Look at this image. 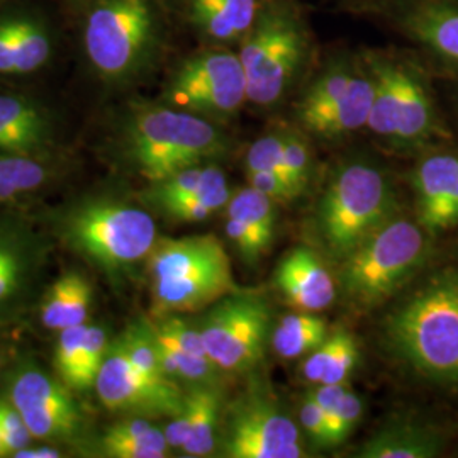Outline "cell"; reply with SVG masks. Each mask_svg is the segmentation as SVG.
<instances>
[{
  "label": "cell",
  "instance_id": "6da1fadb",
  "mask_svg": "<svg viewBox=\"0 0 458 458\" xmlns=\"http://www.w3.org/2000/svg\"><path fill=\"white\" fill-rule=\"evenodd\" d=\"M77 17L83 64L102 85L130 87L160 64L168 39L162 0H92Z\"/></svg>",
  "mask_w": 458,
  "mask_h": 458
},
{
  "label": "cell",
  "instance_id": "7a4b0ae2",
  "mask_svg": "<svg viewBox=\"0 0 458 458\" xmlns=\"http://www.w3.org/2000/svg\"><path fill=\"white\" fill-rule=\"evenodd\" d=\"M228 136L206 117L158 102H131L117 121V153L149 183L228 151Z\"/></svg>",
  "mask_w": 458,
  "mask_h": 458
},
{
  "label": "cell",
  "instance_id": "3957f363",
  "mask_svg": "<svg viewBox=\"0 0 458 458\" xmlns=\"http://www.w3.org/2000/svg\"><path fill=\"white\" fill-rule=\"evenodd\" d=\"M147 262L158 318L200 311L240 291L228 253L213 234L158 238Z\"/></svg>",
  "mask_w": 458,
  "mask_h": 458
},
{
  "label": "cell",
  "instance_id": "277c9868",
  "mask_svg": "<svg viewBox=\"0 0 458 458\" xmlns=\"http://www.w3.org/2000/svg\"><path fill=\"white\" fill-rule=\"evenodd\" d=\"M56 233L66 248L119 277L147 260L158 240L153 217L124 200L92 197L58 217Z\"/></svg>",
  "mask_w": 458,
  "mask_h": 458
},
{
  "label": "cell",
  "instance_id": "5b68a950",
  "mask_svg": "<svg viewBox=\"0 0 458 458\" xmlns=\"http://www.w3.org/2000/svg\"><path fill=\"white\" fill-rule=\"evenodd\" d=\"M387 335L414 370L458 384V270L431 278L394 312Z\"/></svg>",
  "mask_w": 458,
  "mask_h": 458
},
{
  "label": "cell",
  "instance_id": "8992f818",
  "mask_svg": "<svg viewBox=\"0 0 458 458\" xmlns=\"http://www.w3.org/2000/svg\"><path fill=\"white\" fill-rule=\"evenodd\" d=\"M428 250L423 229L394 217L342 260L344 299L361 310L382 304L423 267Z\"/></svg>",
  "mask_w": 458,
  "mask_h": 458
},
{
  "label": "cell",
  "instance_id": "52a82bcc",
  "mask_svg": "<svg viewBox=\"0 0 458 458\" xmlns=\"http://www.w3.org/2000/svg\"><path fill=\"white\" fill-rule=\"evenodd\" d=\"M308 47V31L301 16L285 0L263 4L238 49L248 100L262 107L276 104L306 60Z\"/></svg>",
  "mask_w": 458,
  "mask_h": 458
},
{
  "label": "cell",
  "instance_id": "ba28073f",
  "mask_svg": "<svg viewBox=\"0 0 458 458\" xmlns=\"http://www.w3.org/2000/svg\"><path fill=\"white\" fill-rule=\"evenodd\" d=\"M395 200L386 175L367 162H352L338 170L319 206L321 238L338 260L386 223L394 219Z\"/></svg>",
  "mask_w": 458,
  "mask_h": 458
},
{
  "label": "cell",
  "instance_id": "9c48e42d",
  "mask_svg": "<svg viewBox=\"0 0 458 458\" xmlns=\"http://www.w3.org/2000/svg\"><path fill=\"white\" fill-rule=\"evenodd\" d=\"M160 100L214 123L236 114L248 100L238 51L214 47L189 55L172 70Z\"/></svg>",
  "mask_w": 458,
  "mask_h": 458
},
{
  "label": "cell",
  "instance_id": "30bf717a",
  "mask_svg": "<svg viewBox=\"0 0 458 458\" xmlns=\"http://www.w3.org/2000/svg\"><path fill=\"white\" fill-rule=\"evenodd\" d=\"M7 401L16 408L34 440L82 442L87 420L60 377L31 360H22L7 376Z\"/></svg>",
  "mask_w": 458,
  "mask_h": 458
},
{
  "label": "cell",
  "instance_id": "8fae6325",
  "mask_svg": "<svg viewBox=\"0 0 458 458\" xmlns=\"http://www.w3.org/2000/svg\"><path fill=\"white\" fill-rule=\"evenodd\" d=\"M270 311L260 295L234 293L216 304L199 325L206 352L225 374H245L262 360Z\"/></svg>",
  "mask_w": 458,
  "mask_h": 458
},
{
  "label": "cell",
  "instance_id": "7c38bea8",
  "mask_svg": "<svg viewBox=\"0 0 458 458\" xmlns=\"http://www.w3.org/2000/svg\"><path fill=\"white\" fill-rule=\"evenodd\" d=\"M96 393L106 410L143 418H174L185 401L179 382H160L141 374L128 359L119 336L111 342L98 370Z\"/></svg>",
  "mask_w": 458,
  "mask_h": 458
},
{
  "label": "cell",
  "instance_id": "4fadbf2b",
  "mask_svg": "<svg viewBox=\"0 0 458 458\" xmlns=\"http://www.w3.org/2000/svg\"><path fill=\"white\" fill-rule=\"evenodd\" d=\"M223 455L229 458L306 457L291 418L262 395L240 401L229 416Z\"/></svg>",
  "mask_w": 458,
  "mask_h": 458
},
{
  "label": "cell",
  "instance_id": "5bb4252c",
  "mask_svg": "<svg viewBox=\"0 0 458 458\" xmlns=\"http://www.w3.org/2000/svg\"><path fill=\"white\" fill-rule=\"evenodd\" d=\"M43 263L45 245L33 229L16 217H0V323L26 310Z\"/></svg>",
  "mask_w": 458,
  "mask_h": 458
},
{
  "label": "cell",
  "instance_id": "9a60e30c",
  "mask_svg": "<svg viewBox=\"0 0 458 458\" xmlns=\"http://www.w3.org/2000/svg\"><path fill=\"white\" fill-rule=\"evenodd\" d=\"M60 126L53 109L24 92H0V151L53 157Z\"/></svg>",
  "mask_w": 458,
  "mask_h": 458
},
{
  "label": "cell",
  "instance_id": "2e32d148",
  "mask_svg": "<svg viewBox=\"0 0 458 458\" xmlns=\"http://www.w3.org/2000/svg\"><path fill=\"white\" fill-rule=\"evenodd\" d=\"M221 414V391L217 384L192 386L185 394L183 408L165 428L172 452L183 457H209L216 450Z\"/></svg>",
  "mask_w": 458,
  "mask_h": 458
},
{
  "label": "cell",
  "instance_id": "e0dca14e",
  "mask_svg": "<svg viewBox=\"0 0 458 458\" xmlns=\"http://www.w3.org/2000/svg\"><path fill=\"white\" fill-rule=\"evenodd\" d=\"M414 189L421 228L438 233L458 226V157L440 153L421 160Z\"/></svg>",
  "mask_w": 458,
  "mask_h": 458
},
{
  "label": "cell",
  "instance_id": "ac0fdd59",
  "mask_svg": "<svg viewBox=\"0 0 458 458\" xmlns=\"http://www.w3.org/2000/svg\"><path fill=\"white\" fill-rule=\"evenodd\" d=\"M276 204L248 185L231 194L226 206V234L246 263H257L276 233Z\"/></svg>",
  "mask_w": 458,
  "mask_h": 458
},
{
  "label": "cell",
  "instance_id": "d6986e66",
  "mask_svg": "<svg viewBox=\"0 0 458 458\" xmlns=\"http://www.w3.org/2000/svg\"><path fill=\"white\" fill-rule=\"evenodd\" d=\"M276 280L280 293L299 311H323L336 297L333 276L306 248H297L280 262Z\"/></svg>",
  "mask_w": 458,
  "mask_h": 458
},
{
  "label": "cell",
  "instance_id": "ffe728a7",
  "mask_svg": "<svg viewBox=\"0 0 458 458\" xmlns=\"http://www.w3.org/2000/svg\"><path fill=\"white\" fill-rule=\"evenodd\" d=\"M191 26L216 45L242 41L255 24L259 0H183Z\"/></svg>",
  "mask_w": 458,
  "mask_h": 458
},
{
  "label": "cell",
  "instance_id": "44dd1931",
  "mask_svg": "<svg viewBox=\"0 0 458 458\" xmlns=\"http://www.w3.org/2000/svg\"><path fill=\"white\" fill-rule=\"evenodd\" d=\"M403 28L421 45L458 64V5L426 0L403 16Z\"/></svg>",
  "mask_w": 458,
  "mask_h": 458
},
{
  "label": "cell",
  "instance_id": "7402d4cb",
  "mask_svg": "<svg viewBox=\"0 0 458 458\" xmlns=\"http://www.w3.org/2000/svg\"><path fill=\"white\" fill-rule=\"evenodd\" d=\"M94 302L90 280L77 270H68L56 278L41 301V323L49 331L87 323Z\"/></svg>",
  "mask_w": 458,
  "mask_h": 458
},
{
  "label": "cell",
  "instance_id": "603a6c76",
  "mask_svg": "<svg viewBox=\"0 0 458 458\" xmlns=\"http://www.w3.org/2000/svg\"><path fill=\"white\" fill-rule=\"evenodd\" d=\"M442 433L414 421H395L382 428L357 454L360 458H431L440 455Z\"/></svg>",
  "mask_w": 458,
  "mask_h": 458
},
{
  "label": "cell",
  "instance_id": "cb8c5ba5",
  "mask_svg": "<svg viewBox=\"0 0 458 458\" xmlns=\"http://www.w3.org/2000/svg\"><path fill=\"white\" fill-rule=\"evenodd\" d=\"M98 450L109 458H164L172 452L164 429L143 416H128L109 426L98 437Z\"/></svg>",
  "mask_w": 458,
  "mask_h": 458
},
{
  "label": "cell",
  "instance_id": "d4e9b609",
  "mask_svg": "<svg viewBox=\"0 0 458 458\" xmlns=\"http://www.w3.org/2000/svg\"><path fill=\"white\" fill-rule=\"evenodd\" d=\"M435 131L433 102L421 77L401 64V106L395 145L412 147L426 141Z\"/></svg>",
  "mask_w": 458,
  "mask_h": 458
},
{
  "label": "cell",
  "instance_id": "484cf974",
  "mask_svg": "<svg viewBox=\"0 0 458 458\" xmlns=\"http://www.w3.org/2000/svg\"><path fill=\"white\" fill-rule=\"evenodd\" d=\"M374 100V77L369 70L367 75L355 73L344 96L338 98L325 115L316 123L312 132L327 138L359 131L369 124V115Z\"/></svg>",
  "mask_w": 458,
  "mask_h": 458
},
{
  "label": "cell",
  "instance_id": "4316f807",
  "mask_svg": "<svg viewBox=\"0 0 458 458\" xmlns=\"http://www.w3.org/2000/svg\"><path fill=\"white\" fill-rule=\"evenodd\" d=\"M226 189H229L226 175L221 168L209 162L187 166L165 181L151 183L147 200L155 208H162L170 202L211 196Z\"/></svg>",
  "mask_w": 458,
  "mask_h": 458
},
{
  "label": "cell",
  "instance_id": "83f0119b",
  "mask_svg": "<svg viewBox=\"0 0 458 458\" xmlns=\"http://www.w3.org/2000/svg\"><path fill=\"white\" fill-rule=\"evenodd\" d=\"M369 70L374 77V100L367 128L394 143L401 106V64L387 58H374Z\"/></svg>",
  "mask_w": 458,
  "mask_h": 458
},
{
  "label": "cell",
  "instance_id": "f1b7e54d",
  "mask_svg": "<svg viewBox=\"0 0 458 458\" xmlns=\"http://www.w3.org/2000/svg\"><path fill=\"white\" fill-rule=\"evenodd\" d=\"M51 177V157H26L0 151V204L39 191Z\"/></svg>",
  "mask_w": 458,
  "mask_h": 458
},
{
  "label": "cell",
  "instance_id": "f546056e",
  "mask_svg": "<svg viewBox=\"0 0 458 458\" xmlns=\"http://www.w3.org/2000/svg\"><path fill=\"white\" fill-rule=\"evenodd\" d=\"M327 336V321L323 318L314 316V312H293L278 321L272 344L278 357L294 360L311 353Z\"/></svg>",
  "mask_w": 458,
  "mask_h": 458
},
{
  "label": "cell",
  "instance_id": "4dcf8cb0",
  "mask_svg": "<svg viewBox=\"0 0 458 458\" xmlns=\"http://www.w3.org/2000/svg\"><path fill=\"white\" fill-rule=\"evenodd\" d=\"M355 68L348 64H338L325 70L306 92L299 106V119L311 131L316 123L325 115L327 109L344 96L346 87L355 75Z\"/></svg>",
  "mask_w": 458,
  "mask_h": 458
},
{
  "label": "cell",
  "instance_id": "1f68e13d",
  "mask_svg": "<svg viewBox=\"0 0 458 458\" xmlns=\"http://www.w3.org/2000/svg\"><path fill=\"white\" fill-rule=\"evenodd\" d=\"M87 331H89L87 323L79 327H66L64 331H60L58 342L55 346L53 363H55L56 376L60 377L62 382L72 391H73V382L82 361Z\"/></svg>",
  "mask_w": 458,
  "mask_h": 458
},
{
  "label": "cell",
  "instance_id": "d6a6232c",
  "mask_svg": "<svg viewBox=\"0 0 458 458\" xmlns=\"http://www.w3.org/2000/svg\"><path fill=\"white\" fill-rule=\"evenodd\" d=\"M107 329L100 325H89L83 348L82 361L73 382V393H87L96 387V378L111 346Z\"/></svg>",
  "mask_w": 458,
  "mask_h": 458
},
{
  "label": "cell",
  "instance_id": "836d02e7",
  "mask_svg": "<svg viewBox=\"0 0 458 458\" xmlns=\"http://www.w3.org/2000/svg\"><path fill=\"white\" fill-rule=\"evenodd\" d=\"M231 199V191H221L211 196L197 197V199H187V200H177L165 204L158 208L165 216H168L172 221L179 223H200L211 217L214 213L228 206Z\"/></svg>",
  "mask_w": 458,
  "mask_h": 458
},
{
  "label": "cell",
  "instance_id": "e575fe53",
  "mask_svg": "<svg viewBox=\"0 0 458 458\" xmlns=\"http://www.w3.org/2000/svg\"><path fill=\"white\" fill-rule=\"evenodd\" d=\"M282 160H284V170L287 179L297 192V196H301L310 183V172H311V155L306 141L297 134L284 132Z\"/></svg>",
  "mask_w": 458,
  "mask_h": 458
},
{
  "label": "cell",
  "instance_id": "d590c367",
  "mask_svg": "<svg viewBox=\"0 0 458 458\" xmlns=\"http://www.w3.org/2000/svg\"><path fill=\"white\" fill-rule=\"evenodd\" d=\"M282 149H284V134L282 132H272V134L262 136L248 149L246 172H257V170L276 172L282 179L289 182L285 175V170H284ZM289 185H291V182H289Z\"/></svg>",
  "mask_w": 458,
  "mask_h": 458
},
{
  "label": "cell",
  "instance_id": "8d00e7d4",
  "mask_svg": "<svg viewBox=\"0 0 458 458\" xmlns=\"http://www.w3.org/2000/svg\"><path fill=\"white\" fill-rule=\"evenodd\" d=\"M359 346L352 335L338 331V346L327 367V374L319 384H346L348 377L359 363Z\"/></svg>",
  "mask_w": 458,
  "mask_h": 458
},
{
  "label": "cell",
  "instance_id": "74e56055",
  "mask_svg": "<svg viewBox=\"0 0 458 458\" xmlns=\"http://www.w3.org/2000/svg\"><path fill=\"white\" fill-rule=\"evenodd\" d=\"M0 435L5 442L9 457H14L16 452L30 446L34 440L21 412L7 399H0Z\"/></svg>",
  "mask_w": 458,
  "mask_h": 458
},
{
  "label": "cell",
  "instance_id": "f35d334b",
  "mask_svg": "<svg viewBox=\"0 0 458 458\" xmlns=\"http://www.w3.org/2000/svg\"><path fill=\"white\" fill-rule=\"evenodd\" d=\"M361 414H363V404H361L360 397L346 389V393L344 394V397L338 404L335 420L331 423L329 446L344 442L348 438V435L352 433V429L359 425Z\"/></svg>",
  "mask_w": 458,
  "mask_h": 458
},
{
  "label": "cell",
  "instance_id": "ab89813d",
  "mask_svg": "<svg viewBox=\"0 0 458 458\" xmlns=\"http://www.w3.org/2000/svg\"><path fill=\"white\" fill-rule=\"evenodd\" d=\"M248 185L255 187L257 191L263 192L265 196L270 197L274 202H291L295 199L294 189L289 185V182L282 179L276 172L267 170H257V172H246Z\"/></svg>",
  "mask_w": 458,
  "mask_h": 458
},
{
  "label": "cell",
  "instance_id": "60d3db41",
  "mask_svg": "<svg viewBox=\"0 0 458 458\" xmlns=\"http://www.w3.org/2000/svg\"><path fill=\"white\" fill-rule=\"evenodd\" d=\"M338 346V331L335 335H329L323 344L314 348L311 353L306 355V360L302 363V376L312 384H319L327 374V367Z\"/></svg>",
  "mask_w": 458,
  "mask_h": 458
},
{
  "label": "cell",
  "instance_id": "b9f144b4",
  "mask_svg": "<svg viewBox=\"0 0 458 458\" xmlns=\"http://www.w3.org/2000/svg\"><path fill=\"white\" fill-rule=\"evenodd\" d=\"M301 425L304 431L310 435L312 442L329 446V431H327V421L321 406L316 403V399L310 394L301 408Z\"/></svg>",
  "mask_w": 458,
  "mask_h": 458
},
{
  "label": "cell",
  "instance_id": "7bdbcfd3",
  "mask_svg": "<svg viewBox=\"0 0 458 458\" xmlns=\"http://www.w3.org/2000/svg\"><path fill=\"white\" fill-rule=\"evenodd\" d=\"M64 455L56 446H24L14 454V458H60Z\"/></svg>",
  "mask_w": 458,
  "mask_h": 458
},
{
  "label": "cell",
  "instance_id": "ee69618b",
  "mask_svg": "<svg viewBox=\"0 0 458 458\" xmlns=\"http://www.w3.org/2000/svg\"><path fill=\"white\" fill-rule=\"evenodd\" d=\"M60 5H64L68 13H72L73 16H79L83 9L92 2V0H55Z\"/></svg>",
  "mask_w": 458,
  "mask_h": 458
},
{
  "label": "cell",
  "instance_id": "f6af8a7d",
  "mask_svg": "<svg viewBox=\"0 0 458 458\" xmlns=\"http://www.w3.org/2000/svg\"><path fill=\"white\" fill-rule=\"evenodd\" d=\"M2 457H9V452H7L5 442H4V438H2V435H0V458Z\"/></svg>",
  "mask_w": 458,
  "mask_h": 458
},
{
  "label": "cell",
  "instance_id": "bcb514c9",
  "mask_svg": "<svg viewBox=\"0 0 458 458\" xmlns=\"http://www.w3.org/2000/svg\"><path fill=\"white\" fill-rule=\"evenodd\" d=\"M5 2H11V0H0V5H2V4H5Z\"/></svg>",
  "mask_w": 458,
  "mask_h": 458
},
{
  "label": "cell",
  "instance_id": "7dc6e473",
  "mask_svg": "<svg viewBox=\"0 0 458 458\" xmlns=\"http://www.w3.org/2000/svg\"><path fill=\"white\" fill-rule=\"evenodd\" d=\"M0 369H2V353H0Z\"/></svg>",
  "mask_w": 458,
  "mask_h": 458
},
{
  "label": "cell",
  "instance_id": "c3c4849f",
  "mask_svg": "<svg viewBox=\"0 0 458 458\" xmlns=\"http://www.w3.org/2000/svg\"><path fill=\"white\" fill-rule=\"evenodd\" d=\"M181 2H183V0H181Z\"/></svg>",
  "mask_w": 458,
  "mask_h": 458
}]
</instances>
